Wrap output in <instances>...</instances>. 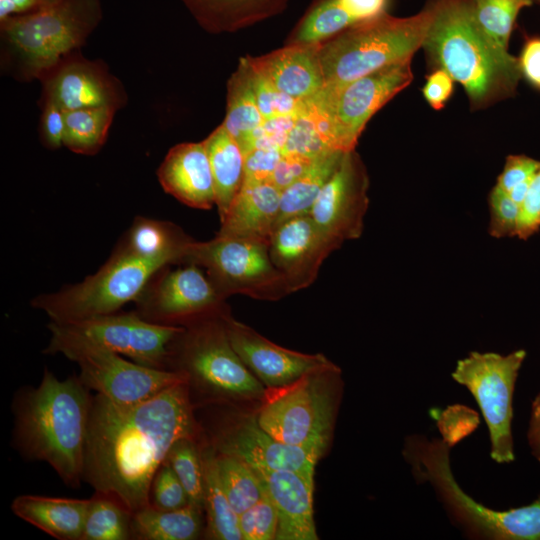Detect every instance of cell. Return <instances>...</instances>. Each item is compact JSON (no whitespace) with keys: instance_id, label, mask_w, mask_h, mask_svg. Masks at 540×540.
Instances as JSON below:
<instances>
[{"instance_id":"1","label":"cell","mask_w":540,"mask_h":540,"mask_svg":"<svg viewBox=\"0 0 540 540\" xmlns=\"http://www.w3.org/2000/svg\"><path fill=\"white\" fill-rule=\"evenodd\" d=\"M199 426L185 382L133 404L92 396L83 482L132 514L149 504L153 478L172 446L198 438Z\"/></svg>"},{"instance_id":"2","label":"cell","mask_w":540,"mask_h":540,"mask_svg":"<svg viewBox=\"0 0 540 540\" xmlns=\"http://www.w3.org/2000/svg\"><path fill=\"white\" fill-rule=\"evenodd\" d=\"M79 376L60 380L45 368L39 384L15 392L12 446L27 461L48 464L72 489L83 482V465L92 403Z\"/></svg>"},{"instance_id":"3","label":"cell","mask_w":540,"mask_h":540,"mask_svg":"<svg viewBox=\"0 0 540 540\" xmlns=\"http://www.w3.org/2000/svg\"><path fill=\"white\" fill-rule=\"evenodd\" d=\"M434 16L422 48L432 69L464 88L472 110L513 97L518 59L497 46L476 21L472 0H433Z\"/></svg>"},{"instance_id":"4","label":"cell","mask_w":540,"mask_h":540,"mask_svg":"<svg viewBox=\"0 0 540 540\" xmlns=\"http://www.w3.org/2000/svg\"><path fill=\"white\" fill-rule=\"evenodd\" d=\"M450 450L442 439L412 434L403 456L417 483H429L450 521L473 540H540V494L531 503L495 510L465 493L453 476Z\"/></svg>"},{"instance_id":"5","label":"cell","mask_w":540,"mask_h":540,"mask_svg":"<svg viewBox=\"0 0 540 540\" xmlns=\"http://www.w3.org/2000/svg\"><path fill=\"white\" fill-rule=\"evenodd\" d=\"M103 17L100 0L57 4L0 21L1 67L22 82L39 80L61 58L80 48Z\"/></svg>"},{"instance_id":"6","label":"cell","mask_w":540,"mask_h":540,"mask_svg":"<svg viewBox=\"0 0 540 540\" xmlns=\"http://www.w3.org/2000/svg\"><path fill=\"white\" fill-rule=\"evenodd\" d=\"M433 16L430 0L415 15L395 17L387 12L320 43L322 89L335 91L386 66L411 60L422 48Z\"/></svg>"},{"instance_id":"7","label":"cell","mask_w":540,"mask_h":540,"mask_svg":"<svg viewBox=\"0 0 540 540\" xmlns=\"http://www.w3.org/2000/svg\"><path fill=\"white\" fill-rule=\"evenodd\" d=\"M229 309L185 326L169 346L167 369L182 373L190 390L206 400H259L266 387L230 343L224 318Z\"/></svg>"},{"instance_id":"8","label":"cell","mask_w":540,"mask_h":540,"mask_svg":"<svg viewBox=\"0 0 540 540\" xmlns=\"http://www.w3.org/2000/svg\"><path fill=\"white\" fill-rule=\"evenodd\" d=\"M340 374L333 364L290 384L266 388L256 414L258 424L273 438L322 456L332 437Z\"/></svg>"},{"instance_id":"9","label":"cell","mask_w":540,"mask_h":540,"mask_svg":"<svg viewBox=\"0 0 540 540\" xmlns=\"http://www.w3.org/2000/svg\"><path fill=\"white\" fill-rule=\"evenodd\" d=\"M167 265L171 264L116 248L96 273L57 292L38 295L31 305L57 323L116 313L128 302L136 301L153 275Z\"/></svg>"},{"instance_id":"10","label":"cell","mask_w":540,"mask_h":540,"mask_svg":"<svg viewBox=\"0 0 540 540\" xmlns=\"http://www.w3.org/2000/svg\"><path fill=\"white\" fill-rule=\"evenodd\" d=\"M50 340L45 354H62L75 362L79 377L92 391L119 404L146 400L179 382H187L177 371L148 367L123 358L90 340L75 335L51 322Z\"/></svg>"},{"instance_id":"11","label":"cell","mask_w":540,"mask_h":540,"mask_svg":"<svg viewBox=\"0 0 540 540\" xmlns=\"http://www.w3.org/2000/svg\"><path fill=\"white\" fill-rule=\"evenodd\" d=\"M182 263L204 268L225 300L241 294L274 301L290 294L284 276L270 258L267 242L216 234L209 241L193 240Z\"/></svg>"},{"instance_id":"12","label":"cell","mask_w":540,"mask_h":540,"mask_svg":"<svg viewBox=\"0 0 540 540\" xmlns=\"http://www.w3.org/2000/svg\"><path fill=\"white\" fill-rule=\"evenodd\" d=\"M526 356L524 349L507 355L472 351L457 362L451 373L452 379L466 387L476 400L488 427L490 457L498 464L515 460L513 397Z\"/></svg>"},{"instance_id":"13","label":"cell","mask_w":540,"mask_h":540,"mask_svg":"<svg viewBox=\"0 0 540 540\" xmlns=\"http://www.w3.org/2000/svg\"><path fill=\"white\" fill-rule=\"evenodd\" d=\"M413 80L411 60L360 77L335 91L321 89L306 100L328 119L335 150H355L370 118Z\"/></svg>"},{"instance_id":"14","label":"cell","mask_w":540,"mask_h":540,"mask_svg":"<svg viewBox=\"0 0 540 540\" xmlns=\"http://www.w3.org/2000/svg\"><path fill=\"white\" fill-rule=\"evenodd\" d=\"M161 268L136 299V312L145 320L171 326H185L228 308L199 266Z\"/></svg>"},{"instance_id":"15","label":"cell","mask_w":540,"mask_h":540,"mask_svg":"<svg viewBox=\"0 0 540 540\" xmlns=\"http://www.w3.org/2000/svg\"><path fill=\"white\" fill-rule=\"evenodd\" d=\"M54 323L136 363L166 370L170 343L183 329L147 321L136 311Z\"/></svg>"},{"instance_id":"16","label":"cell","mask_w":540,"mask_h":540,"mask_svg":"<svg viewBox=\"0 0 540 540\" xmlns=\"http://www.w3.org/2000/svg\"><path fill=\"white\" fill-rule=\"evenodd\" d=\"M41 101L52 102L64 111L94 107L123 108L127 102L124 85L101 60H90L80 50L65 55L39 79Z\"/></svg>"},{"instance_id":"17","label":"cell","mask_w":540,"mask_h":540,"mask_svg":"<svg viewBox=\"0 0 540 540\" xmlns=\"http://www.w3.org/2000/svg\"><path fill=\"white\" fill-rule=\"evenodd\" d=\"M369 178L355 150L344 152L338 167L313 204L310 215L317 225L341 244L357 239L368 209Z\"/></svg>"},{"instance_id":"18","label":"cell","mask_w":540,"mask_h":540,"mask_svg":"<svg viewBox=\"0 0 540 540\" xmlns=\"http://www.w3.org/2000/svg\"><path fill=\"white\" fill-rule=\"evenodd\" d=\"M208 445L219 454L238 457L253 467L292 471L314 479L320 454L273 438L257 422L256 415L221 425Z\"/></svg>"},{"instance_id":"19","label":"cell","mask_w":540,"mask_h":540,"mask_svg":"<svg viewBox=\"0 0 540 540\" xmlns=\"http://www.w3.org/2000/svg\"><path fill=\"white\" fill-rule=\"evenodd\" d=\"M341 245L322 230L309 213L291 217L274 227L269 254L284 276L289 292L293 293L309 287L324 260Z\"/></svg>"},{"instance_id":"20","label":"cell","mask_w":540,"mask_h":540,"mask_svg":"<svg viewBox=\"0 0 540 540\" xmlns=\"http://www.w3.org/2000/svg\"><path fill=\"white\" fill-rule=\"evenodd\" d=\"M224 322L234 350L266 388L290 384L306 373L334 364L323 354H305L283 348L236 321L230 312L225 315Z\"/></svg>"},{"instance_id":"21","label":"cell","mask_w":540,"mask_h":540,"mask_svg":"<svg viewBox=\"0 0 540 540\" xmlns=\"http://www.w3.org/2000/svg\"><path fill=\"white\" fill-rule=\"evenodd\" d=\"M163 190L186 206L207 210L215 205L211 166L203 141L173 146L157 170Z\"/></svg>"},{"instance_id":"22","label":"cell","mask_w":540,"mask_h":540,"mask_svg":"<svg viewBox=\"0 0 540 540\" xmlns=\"http://www.w3.org/2000/svg\"><path fill=\"white\" fill-rule=\"evenodd\" d=\"M253 468L277 510L275 539L317 540L313 518L314 479L292 471Z\"/></svg>"},{"instance_id":"23","label":"cell","mask_w":540,"mask_h":540,"mask_svg":"<svg viewBox=\"0 0 540 540\" xmlns=\"http://www.w3.org/2000/svg\"><path fill=\"white\" fill-rule=\"evenodd\" d=\"M320 43L286 44L283 48L248 61L263 74L279 91L306 101L324 86L319 60Z\"/></svg>"},{"instance_id":"24","label":"cell","mask_w":540,"mask_h":540,"mask_svg":"<svg viewBox=\"0 0 540 540\" xmlns=\"http://www.w3.org/2000/svg\"><path fill=\"white\" fill-rule=\"evenodd\" d=\"M281 192L271 181L244 179L220 221L217 235L269 243L280 210Z\"/></svg>"},{"instance_id":"25","label":"cell","mask_w":540,"mask_h":540,"mask_svg":"<svg viewBox=\"0 0 540 540\" xmlns=\"http://www.w3.org/2000/svg\"><path fill=\"white\" fill-rule=\"evenodd\" d=\"M89 499L22 494L11 502L21 520L58 540H81Z\"/></svg>"},{"instance_id":"26","label":"cell","mask_w":540,"mask_h":540,"mask_svg":"<svg viewBox=\"0 0 540 540\" xmlns=\"http://www.w3.org/2000/svg\"><path fill=\"white\" fill-rule=\"evenodd\" d=\"M289 0H181L212 34L235 32L285 11Z\"/></svg>"},{"instance_id":"27","label":"cell","mask_w":540,"mask_h":540,"mask_svg":"<svg viewBox=\"0 0 540 540\" xmlns=\"http://www.w3.org/2000/svg\"><path fill=\"white\" fill-rule=\"evenodd\" d=\"M203 143L214 180L215 205L222 221L245 179L244 154L222 124Z\"/></svg>"},{"instance_id":"28","label":"cell","mask_w":540,"mask_h":540,"mask_svg":"<svg viewBox=\"0 0 540 540\" xmlns=\"http://www.w3.org/2000/svg\"><path fill=\"white\" fill-rule=\"evenodd\" d=\"M193 241L180 227L168 221L138 216L117 248L134 255L182 263Z\"/></svg>"},{"instance_id":"29","label":"cell","mask_w":540,"mask_h":540,"mask_svg":"<svg viewBox=\"0 0 540 540\" xmlns=\"http://www.w3.org/2000/svg\"><path fill=\"white\" fill-rule=\"evenodd\" d=\"M202 511L192 503L173 510H160L148 504L132 514L131 539H197L203 530Z\"/></svg>"},{"instance_id":"30","label":"cell","mask_w":540,"mask_h":540,"mask_svg":"<svg viewBox=\"0 0 540 540\" xmlns=\"http://www.w3.org/2000/svg\"><path fill=\"white\" fill-rule=\"evenodd\" d=\"M226 108L222 125L244 152L253 132L265 120L257 105L246 57L240 59L236 71L228 80Z\"/></svg>"},{"instance_id":"31","label":"cell","mask_w":540,"mask_h":540,"mask_svg":"<svg viewBox=\"0 0 540 540\" xmlns=\"http://www.w3.org/2000/svg\"><path fill=\"white\" fill-rule=\"evenodd\" d=\"M201 449L206 536L216 540H243L239 527V515L230 505L220 482L215 452L208 444Z\"/></svg>"},{"instance_id":"32","label":"cell","mask_w":540,"mask_h":540,"mask_svg":"<svg viewBox=\"0 0 540 540\" xmlns=\"http://www.w3.org/2000/svg\"><path fill=\"white\" fill-rule=\"evenodd\" d=\"M343 154L339 150L324 151L312 160L308 169L296 181L282 190L276 225L291 217L310 213Z\"/></svg>"},{"instance_id":"33","label":"cell","mask_w":540,"mask_h":540,"mask_svg":"<svg viewBox=\"0 0 540 540\" xmlns=\"http://www.w3.org/2000/svg\"><path fill=\"white\" fill-rule=\"evenodd\" d=\"M117 111L112 107L65 111L64 146L76 154L95 155L105 144Z\"/></svg>"},{"instance_id":"34","label":"cell","mask_w":540,"mask_h":540,"mask_svg":"<svg viewBox=\"0 0 540 540\" xmlns=\"http://www.w3.org/2000/svg\"><path fill=\"white\" fill-rule=\"evenodd\" d=\"M215 456L222 488L230 505L239 515L265 495V486L247 462L227 454L215 452Z\"/></svg>"},{"instance_id":"35","label":"cell","mask_w":540,"mask_h":540,"mask_svg":"<svg viewBox=\"0 0 540 540\" xmlns=\"http://www.w3.org/2000/svg\"><path fill=\"white\" fill-rule=\"evenodd\" d=\"M132 513L115 499L94 492L81 540L131 539Z\"/></svg>"},{"instance_id":"36","label":"cell","mask_w":540,"mask_h":540,"mask_svg":"<svg viewBox=\"0 0 540 540\" xmlns=\"http://www.w3.org/2000/svg\"><path fill=\"white\" fill-rule=\"evenodd\" d=\"M476 21L500 48L508 50L509 40L520 11L534 0H472Z\"/></svg>"},{"instance_id":"37","label":"cell","mask_w":540,"mask_h":540,"mask_svg":"<svg viewBox=\"0 0 540 540\" xmlns=\"http://www.w3.org/2000/svg\"><path fill=\"white\" fill-rule=\"evenodd\" d=\"M198 438H183L170 449L166 461L183 485L190 503L203 509V463Z\"/></svg>"},{"instance_id":"38","label":"cell","mask_w":540,"mask_h":540,"mask_svg":"<svg viewBox=\"0 0 540 540\" xmlns=\"http://www.w3.org/2000/svg\"><path fill=\"white\" fill-rule=\"evenodd\" d=\"M429 413L442 441L450 448L472 434L480 424L478 412L462 404L449 405L445 409L431 408Z\"/></svg>"},{"instance_id":"39","label":"cell","mask_w":540,"mask_h":540,"mask_svg":"<svg viewBox=\"0 0 540 540\" xmlns=\"http://www.w3.org/2000/svg\"><path fill=\"white\" fill-rule=\"evenodd\" d=\"M327 150L333 149L328 148L324 143L316 122L305 103L304 108L296 115L295 123L288 134L281 153L282 155L314 159Z\"/></svg>"},{"instance_id":"40","label":"cell","mask_w":540,"mask_h":540,"mask_svg":"<svg viewBox=\"0 0 540 540\" xmlns=\"http://www.w3.org/2000/svg\"><path fill=\"white\" fill-rule=\"evenodd\" d=\"M246 60L257 105L264 119L296 115L304 108V101H299L279 91L263 74L252 67L247 57Z\"/></svg>"},{"instance_id":"41","label":"cell","mask_w":540,"mask_h":540,"mask_svg":"<svg viewBox=\"0 0 540 540\" xmlns=\"http://www.w3.org/2000/svg\"><path fill=\"white\" fill-rule=\"evenodd\" d=\"M239 527L243 540L275 539L278 514L267 491L257 503L239 514Z\"/></svg>"},{"instance_id":"42","label":"cell","mask_w":540,"mask_h":540,"mask_svg":"<svg viewBox=\"0 0 540 540\" xmlns=\"http://www.w3.org/2000/svg\"><path fill=\"white\" fill-rule=\"evenodd\" d=\"M489 234L494 238L516 237L521 206L496 185L488 196Z\"/></svg>"},{"instance_id":"43","label":"cell","mask_w":540,"mask_h":540,"mask_svg":"<svg viewBox=\"0 0 540 540\" xmlns=\"http://www.w3.org/2000/svg\"><path fill=\"white\" fill-rule=\"evenodd\" d=\"M189 503L183 485L169 463L165 461L151 483L149 504L160 510H173Z\"/></svg>"},{"instance_id":"44","label":"cell","mask_w":540,"mask_h":540,"mask_svg":"<svg viewBox=\"0 0 540 540\" xmlns=\"http://www.w3.org/2000/svg\"><path fill=\"white\" fill-rule=\"evenodd\" d=\"M540 230V167L532 177L520 208L516 237L528 240Z\"/></svg>"},{"instance_id":"45","label":"cell","mask_w":540,"mask_h":540,"mask_svg":"<svg viewBox=\"0 0 540 540\" xmlns=\"http://www.w3.org/2000/svg\"><path fill=\"white\" fill-rule=\"evenodd\" d=\"M539 167L540 161L532 157L523 154L509 155L497 178L496 186L508 193L515 186L530 181Z\"/></svg>"},{"instance_id":"46","label":"cell","mask_w":540,"mask_h":540,"mask_svg":"<svg viewBox=\"0 0 540 540\" xmlns=\"http://www.w3.org/2000/svg\"><path fill=\"white\" fill-rule=\"evenodd\" d=\"M39 134L42 144L50 150L64 146L65 111L52 102H41Z\"/></svg>"},{"instance_id":"47","label":"cell","mask_w":540,"mask_h":540,"mask_svg":"<svg viewBox=\"0 0 540 540\" xmlns=\"http://www.w3.org/2000/svg\"><path fill=\"white\" fill-rule=\"evenodd\" d=\"M282 157L278 149L253 148L244 155L245 179L271 181L274 170Z\"/></svg>"},{"instance_id":"48","label":"cell","mask_w":540,"mask_h":540,"mask_svg":"<svg viewBox=\"0 0 540 540\" xmlns=\"http://www.w3.org/2000/svg\"><path fill=\"white\" fill-rule=\"evenodd\" d=\"M454 91V80L443 69L435 68L427 75L422 88L424 99L434 110H441Z\"/></svg>"},{"instance_id":"49","label":"cell","mask_w":540,"mask_h":540,"mask_svg":"<svg viewBox=\"0 0 540 540\" xmlns=\"http://www.w3.org/2000/svg\"><path fill=\"white\" fill-rule=\"evenodd\" d=\"M517 59L521 77L540 91V35L525 37Z\"/></svg>"},{"instance_id":"50","label":"cell","mask_w":540,"mask_h":540,"mask_svg":"<svg viewBox=\"0 0 540 540\" xmlns=\"http://www.w3.org/2000/svg\"><path fill=\"white\" fill-rule=\"evenodd\" d=\"M313 159L293 155H282L271 178L281 191L296 181L310 166Z\"/></svg>"},{"instance_id":"51","label":"cell","mask_w":540,"mask_h":540,"mask_svg":"<svg viewBox=\"0 0 540 540\" xmlns=\"http://www.w3.org/2000/svg\"><path fill=\"white\" fill-rule=\"evenodd\" d=\"M61 0H0V21L49 8Z\"/></svg>"},{"instance_id":"52","label":"cell","mask_w":540,"mask_h":540,"mask_svg":"<svg viewBox=\"0 0 540 540\" xmlns=\"http://www.w3.org/2000/svg\"><path fill=\"white\" fill-rule=\"evenodd\" d=\"M357 23L387 13L390 0H344Z\"/></svg>"},{"instance_id":"53","label":"cell","mask_w":540,"mask_h":540,"mask_svg":"<svg viewBox=\"0 0 540 540\" xmlns=\"http://www.w3.org/2000/svg\"><path fill=\"white\" fill-rule=\"evenodd\" d=\"M526 437L532 456L540 464V392L531 402Z\"/></svg>"},{"instance_id":"54","label":"cell","mask_w":540,"mask_h":540,"mask_svg":"<svg viewBox=\"0 0 540 540\" xmlns=\"http://www.w3.org/2000/svg\"><path fill=\"white\" fill-rule=\"evenodd\" d=\"M535 4H540V0H534Z\"/></svg>"}]
</instances>
